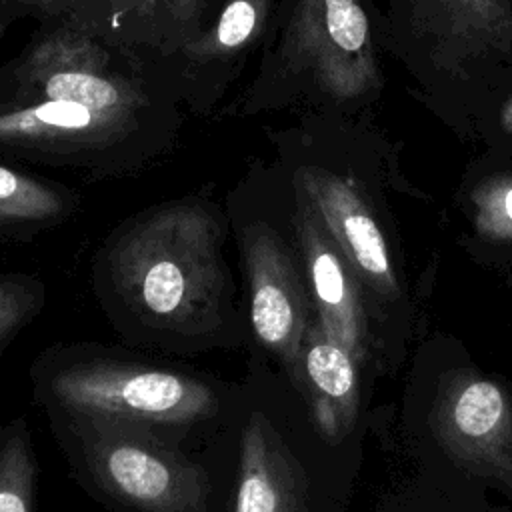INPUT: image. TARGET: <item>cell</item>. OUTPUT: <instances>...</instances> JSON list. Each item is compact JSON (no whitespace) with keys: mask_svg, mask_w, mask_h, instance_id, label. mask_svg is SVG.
<instances>
[{"mask_svg":"<svg viewBox=\"0 0 512 512\" xmlns=\"http://www.w3.org/2000/svg\"><path fill=\"white\" fill-rule=\"evenodd\" d=\"M226 222L206 198L148 208L110 232L94 258V286L116 326L178 350L242 340L224 260Z\"/></svg>","mask_w":512,"mask_h":512,"instance_id":"obj_1","label":"cell"},{"mask_svg":"<svg viewBox=\"0 0 512 512\" xmlns=\"http://www.w3.org/2000/svg\"><path fill=\"white\" fill-rule=\"evenodd\" d=\"M314 120L322 132L292 166L290 188L340 246L382 326L408 308L404 246L386 190L426 194L408 182L398 146L370 120Z\"/></svg>","mask_w":512,"mask_h":512,"instance_id":"obj_2","label":"cell"},{"mask_svg":"<svg viewBox=\"0 0 512 512\" xmlns=\"http://www.w3.org/2000/svg\"><path fill=\"white\" fill-rule=\"evenodd\" d=\"M376 38L408 74L410 94L458 140L476 142L512 90V8L506 0H386Z\"/></svg>","mask_w":512,"mask_h":512,"instance_id":"obj_3","label":"cell"},{"mask_svg":"<svg viewBox=\"0 0 512 512\" xmlns=\"http://www.w3.org/2000/svg\"><path fill=\"white\" fill-rule=\"evenodd\" d=\"M372 12V0H292L268 76L274 100L370 120L386 92Z\"/></svg>","mask_w":512,"mask_h":512,"instance_id":"obj_4","label":"cell"},{"mask_svg":"<svg viewBox=\"0 0 512 512\" xmlns=\"http://www.w3.org/2000/svg\"><path fill=\"white\" fill-rule=\"evenodd\" d=\"M32 382L48 412L118 420L160 434L208 422L222 406L210 380L98 346L46 350L32 364Z\"/></svg>","mask_w":512,"mask_h":512,"instance_id":"obj_5","label":"cell"},{"mask_svg":"<svg viewBox=\"0 0 512 512\" xmlns=\"http://www.w3.org/2000/svg\"><path fill=\"white\" fill-rule=\"evenodd\" d=\"M60 442L102 494L134 512H208L206 470L168 436L138 424L50 412Z\"/></svg>","mask_w":512,"mask_h":512,"instance_id":"obj_6","label":"cell"},{"mask_svg":"<svg viewBox=\"0 0 512 512\" xmlns=\"http://www.w3.org/2000/svg\"><path fill=\"white\" fill-rule=\"evenodd\" d=\"M102 38L56 18L34 36L12 66L8 102H72L94 110L150 112L152 100L140 78L114 66Z\"/></svg>","mask_w":512,"mask_h":512,"instance_id":"obj_7","label":"cell"},{"mask_svg":"<svg viewBox=\"0 0 512 512\" xmlns=\"http://www.w3.org/2000/svg\"><path fill=\"white\" fill-rule=\"evenodd\" d=\"M240 252L250 332L298 384L300 352L314 320L298 250L270 222L256 220L240 232Z\"/></svg>","mask_w":512,"mask_h":512,"instance_id":"obj_8","label":"cell"},{"mask_svg":"<svg viewBox=\"0 0 512 512\" xmlns=\"http://www.w3.org/2000/svg\"><path fill=\"white\" fill-rule=\"evenodd\" d=\"M146 112L94 110L72 102H0V148L56 162H94L120 152Z\"/></svg>","mask_w":512,"mask_h":512,"instance_id":"obj_9","label":"cell"},{"mask_svg":"<svg viewBox=\"0 0 512 512\" xmlns=\"http://www.w3.org/2000/svg\"><path fill=\"white\" fill-rule=\"evenodd\" d=\"M288 222L304 268L314 318L356 362L366 360L374 344V328L380 324L354 268L314 210L296 192H292Z\"/></svg>","mask_w":512,"mask_h":512,"instance_id":"obj_10","label":"cell"},{"mask_svg":"<svg viewBox=\"0 0 512 512\" xmlns=\"http://www.w3.org/2000/svg\"><path fill=\"white\" fill-rule=\"evenodd\" d=\"M430 422L454 462L512 492V402L496 382L474 372L450 374Z\"/></svg>","mask_w":512,"mask_h":512,"instance_id":"obj_11","label":"cell"},{"mask_svg":"<svg viewBox=\"0 0 512 512\" xmlns=\"http://www.w3.org/2000/svg\"><path fill=\"white\" fill-rule=\"evenodd\" d=\"M458 244L482 268L512 276V156L482 148L454 194Z\"/></svg>","mask_w":512,"mask_h":512,"instance_id":"obj_12","label":"cell"},{"mask_svg":"<svg viewBox=\"0 0 512 512\" xmlns=\"http://www.w3.org/2000/svg\"><path fill=\"white\" fill-rule=\"evenodd\" d=\"M232 512H308L302 470L274 426L258 412L242 430Z\"/></svg>","mask_w":512,"mask_h":512,"instance_id":"obj_13","label":"cell"},{"mask_svg":"<svg viewBox=\"0 0 512 512\" xmlns=\"http://www.w3.org/2000/svg\"><path fill=\"white\" fill-rule=\"evenodd\" d=\"M356 364L352 354L334 342L314 318L300 352L298 386L308 394L316 426L332 442L348 432L356 416Z\"/></svg>","mask_w":512,"mask_h":512,"instance_id":"obj_14","label":"cell"},{"mask_svg":"<svg viewBox=\"0 0 512 512\" xmlns=\"http://www.w3.org/2000/svg\"><path fill=\"white\" fill-rule=\"evenodd\" d=\"M74 194L54 182L0 164V234L24 236L64 220Z\"/></svg>","mask_w":512,"mask_h":512,"instance_id":"obj_15","label":"cell"},{"mask_svg":"<svg viewBox=\"0 0 512 512\" xmlns=\"http://www.w3.org/2000/svg\"><path fill=\"white\" fill-rule=\"evenodd\" d=\"M270 10L272 0H226L214 24L180 46L178 52L196 66L228 62L260 40Z\"/></svg>","mask_w":512,"mask_h":512,"instance_id":"obj_16","label":"cell"},{"mask_svg":"<svg viewBox=\"0 0 512 512\" xmlns=\"http://www.w3.org/2000/svg\"><path fill=\"white\" fill-rule=\"evenodd\" d=\"M38 464L26 418L0 424V512H36Z\"/></svg>","mask_w":512,"mask_h":512,"instance_id":"obj_17","label":"cell"},{"mask_svg":"<svg viewBox=\"0 0 512 512\" xmlns=\"http://www.w3.org/2000/svg\"><path fill=\"white\" fill-rule=\"evenodd\" d=\"M46 14L68 20L98 38H104V24L134 18L150 32L156 0H48Z\"/></svg>","mask_w":512,"mask_h":512,"instance_id":"obj_18","label":"cell"},{"mask_svg":"<svg viewBox=\"0 0 512 512\" xmlns=\"http://www.w3.org/2000/svg\"><path fill=\"white\" fill-rule=\"evenodd\" d=\"M46 288L38 276L0 274V356L44 308Z\"/></svg>","mask_w":512,"mask_h":512,"instance_id":"obj_19","label":"cell"},{"mask_svg":"<svg viewBox=\"0 0 512 512\" xmlns=\"http://www.w3.org/2000/svg\"><path fill=\"white\" fill-rule=\"evenodd\" d=\"M202 0H156V14L150 26V38L164 50L176 52L190 42L198 30Z\"/></svg>","mask_w":512,"mask_h":512,"instance_id":"obj_20","label":"cell"},{"mask_svg":"<svg viewBox=\"0 0 512 512\" xmlns=\"http://www.w3.org/2000/svg\"><path fill=\"white\" fill-rule=\"evenodd\" d=\"M476 142H480L482 148H512V90L492 106L478 128Z\"/></svg>","mask_w":512,"mask_h":512,"instance_id":"obj_21","label":"cell"},{"mask_svg":"<svg viewBox=\"0 0 512 512\" xmlns=\"http://www.w3.org/2000/svg\"><path fill=\"white\" fill-rule=\"evenodd\" d=\"M20 2L30 4V6H36V8H40L42 12H46V10H48V0H20Z\"/></svg>","mask_w":512,"mask_h":512,"instance_id":"obj_22","label":"cell"},{"mask_svg":"<svg viewBox=\"0 0 512 512\" xmlns=\"http://www.w3.org/2000/svg\"><path fill=\"white\" fill-rule=\"evenodd\" d=\"M4 2H6V0H0V6H2ZM4 30H6V20H4V18H2V14H0V36H2V32H4Z\"/></svg>","mask_w":512,"mask_h":512,"instance_id":"obj_23","label":"cell"},{"mask_svg":"<svg viewBox=\"0 0 512 512\" xmlns=\"http://www.w3.org/2000/svg\"><path fill=\"white\" fill-rule=\"evenodd\" d=\"M494 150H496V148H494ZM504 152H508V154L512 156V148H508V150H504Z\"/></svg>","mask_w":512,"mask_h":512,"instance_id":"obj_24","label":"cell"},{"mask_svg":"<svg viewBox=\"0 0 512 512\" xmlns=\"http://www.w3.org/2000/svg\"><path fill=\"white\" fill-rule=\"evenodd\" d=\"M506 2H508V4H510V8H512V0H506Z\"/></svg>","mask_w":512,"mask_h":512,"instance_id":"obj_25","label":"cell"}]
</instances>
